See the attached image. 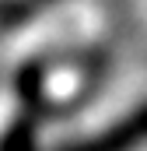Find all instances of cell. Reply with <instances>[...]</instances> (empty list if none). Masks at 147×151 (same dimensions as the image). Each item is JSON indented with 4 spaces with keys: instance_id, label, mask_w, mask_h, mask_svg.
Wrapping results in <instances>:
<instances>
[{
    "instance_id": "2",
    "label": "cell",
    "mask_w": 147,
    "mask_h": 151,
    "mask_svg": "<svg viewBox=\"0 0 147 151\" xmlns=\"http://www.w3.org/2000/svg\"><path fill=\"white\" fill-rule=\"evenodd\" d=\"M42 4H53V0H42Z\"/></svg>"
},
{
    "instance_id": "1",
    "label": "cell",
    "mask_w": 147,
    "mask_h": 151,
    "mask_svg": "<svg viewBox=\"0 0 147 151\" xmlns=\"http://www.w3.org/2000/svg\"><path fill=\"white\" fill-rule=\"evenodd\" d=\"M144 148H147V99L84 137H70L56 148L39 144L35 151H144Z\"/></svg>"
}]
</instances>
